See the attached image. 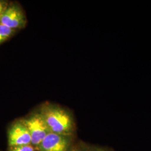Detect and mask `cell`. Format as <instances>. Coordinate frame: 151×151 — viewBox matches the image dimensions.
I'll list each match as a JSON object with an SVG mask.
<instances>
[{"mask_svg": "<svg viewBox=\"0 0 151 151\" xmlns=\"http://www.w3.org/2000/svg\"><path fill=\"white\" fill-rule=\"evenodd\" d=\"M40 113L50 132L65 136L72 133L74 128L73 119L65 109L48 104L44 106Z\"/></svg>", "mask_w": 151, "mask_h": 151, "instance_id": "6da1fadb", "label": "cell"}, {"mask_svg": "<svg viewBox=\"0 0 151 151\" xmlns=\"http://www.w3.org/2000/svg\"><path fill=\"white\" fill-rule=\"evenodd\" d=\"M22 122L30 133L32 145L39 147L45 136L50 132L41 114H34L27 119L22 120Z\"/></svg>", "mask_w": 151, "mask_h": 151, "instance_id": "7a4b0ae2", "label": "cell"}, {"mask_svg": "<svg viewBox=\"0 0 151 151\" xmlns=\"http://www.w3.org/2000/svg\"><path fill=\"white\" fill-rule=\"evenodd\" d=\"M27 22L24 12L16 3L9 5L0 17V24L14 30L24 28Z\"/></svg>", "mask_w": 151, "mask_h": 151, "instance_id": "3957f363", "label": "cell"}, {"mask_svg": "<svg viewBox=\"0 0 151 151\" xmlns=\"http://www.w3.org/2000/svg\"><path fill=\"white\" fill-rule=\"evenodd\" d=\"M7 139L9 147L32 145L30 133L22 120L11 124L7 132Z\"/></svg>", "mask_w": 151, "mask_h": 151, "instance_id": "277c9868", "label": "cell"}, {"mask_svg": "<svg viewBox=\"0 0 151 151\" xmlns=\"http://www.w3.org/2000/svg\"><path fill=\"white\" fill-rule=\"evenodd\" d=\"M69 140L65 135L50 132L38 147L40 151H67Z\"/></svg>", "mask_w": 151, "mask_h": 151, "instance_id": "5b68a950", "label": "cell"}, {"mask_svg": "<svg viewBox=\"0 0 151 151\" xmlns=\"http://www.w3.org/2000/svg\"><path fill=\"white\" fill-rule=\"evenodd\" d=\"M16 30L0 24V45L4 43L15 32Z\"/></svg>", "mask_w": 151, "mask_h": 151, "instance_id": "8992f818", "label": "cell"}, {"mask_svg": "<svg viewBox=\"0 0 151 151\" xmlns=\"http://www.w3.org/2000/svg\"><path fill=\"white\" fill-rule=\"evenodd\" d=\"M9 151H35V147L32 145L11 147Z\"/></svg>", "mask_w": 151, "mask_h": 151, "instance_id": "52a82bcc", "label": "cell"}, {"mask_svg": "<svg viewBox=\"0 0 151 151\" xmlns=\"http://www.w3.org/2000/svg\"><path fill=\"white\" fill-rule=\"evenodd\" d=\"M8 5L9 4L7 2L4 1H0V17Z\"/></svg>", "mask_w": 151, "mask_h": 151, "instance_id": "ba28073f", "label": "cell"}, {"mask_svg": "<svg viewBox=\"0 0 151 151\" xmlns=\"http://www.w3.org/2000/svg\"><path fill=\"white\" fill-rule=\"evenodd\" d=\"M104 151V150H96V151Z\"/></svg>", "mask_w": 151, "mask_h": 151, "instance_id": "9c48e42d", "label": "cell"}]
</instances>
